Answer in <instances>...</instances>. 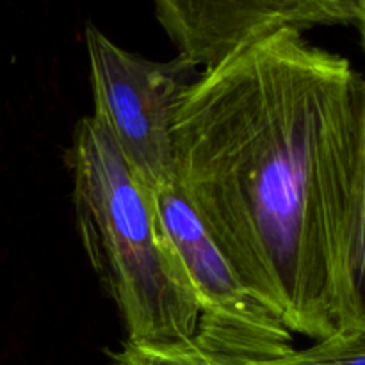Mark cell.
Wrapping results in <instances>:
<instances>
[{
    "instance_id": "obj_1",
    "label": "cell",
    "mask_w": 365,
    "mask_h": 365,
    "mask_svg": "<svg viewBox=\"0 0 365 365\" xmlns=\"http://www.w3.org/2000/svg\"><path fill=\"white\" fill-rule=\"evenodd\" d=\"M175 182L291 331L365 330V78L280 29L203 68L173 123Z\"/></svg>"
},
{
    "instance_id": "obj_2",
    "label": "cell",
    "mask_w": 365,
    "mask_h": 365,
    "mask_svg": "<svg viewBox=\"0 0 365 365\" xmlns=\"http://www.w3.org/2000/svg\"><path fill=\"white\" fill-rule=\"evenodd\" d=\"M68 164L82 248L120 310L127 341L195 337L198 305L153 195L93 116L75 127Z\"/></svg>"
},
{
    "instance_id": "obj_3",
    "label": "cell",
    "mask_w": 365,
    "mask_h": 365,
    "mask_svg": "<svg viewBox=\"0 0 365 365\" xmlns=\"http://www.w3.org/2000/svg\"><path fill=\"white\" fill-rule=\"evenodd\" d=\"M95 118L150 192L175 184L173 123L182 96L200 75L178 53L159 63L110 41L98 27L86 25Z\"/></svg>"
},
{
    "instance_id": "obj_4",
    "label": "cell",
    "mask_w": 365,
    "mask_h": 365,
    "mask_svg": "<svg viewBox=\"0 0 365 365\" xmlns=\"http://www.w3.org/2000/svg\"><path fill=\"white\" fill-rule=\"evenodd\" d=\"M152 195L198 305L192 341L242 365L271 360L294 348V335L242 285L203 230L177 182Z\"/></svg>"
},
{
    "instance_id": "obj_5",
    "label": "cell",
    "mask_w": 365,
    "mask_h": 365,
    "mask_svg": "<svg viewBox=\"0 0 365 365\" xmlns=\"http://www.w3.org/2000/svg\"><path fill=\"white\" fill-rule=\"evenodd\" d=\"M155 16L178 53L198 68L223 61L280 29L355 25L362 31L365 0H153Z\"/></svg>"
},
{
    "instance_id": "obj_6",
    "label": "cell",
    "mask_w": 365,
    "mask_h": 365,
    "mask_svg": "<svg viewBox=\"0 0 365 365\" xmlns=\"http://www.w3.org/2000/svg\"><path fill=\"white\" fill-rule=\"evenodd\" d=\"M110 360L113 365H242L207 351L192 339L175 342L125 341L118 351L110 353Z\"/></svg>"
},
{
    "instance_id": "obj_7",
    "label": "cell",
    "mask_w": 365,
    "mask_h": 365,
    "mask_svg": "<svg viewBox=\"0 0 365 365\" xmlns=\"http://www.w3.org/2000/svg\"><path fill=\"white\" fill-rule=\"evenodd\" d=\"M252 365H365V330L341 331L310 348L289 349L280 356Z\"/></svg>"
}]
</instances>
